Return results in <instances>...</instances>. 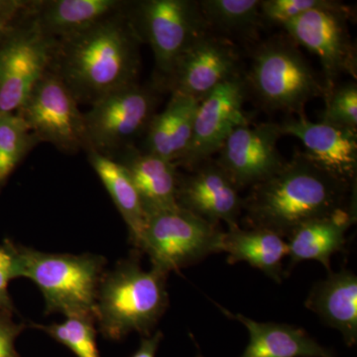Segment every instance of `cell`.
<instances>
[{"instance_id":"1","label":"cell","mask_w":357,"mask_h":357,"mask_svg":"<svg viewBox=\"0 0 357 357\" xmlns=\"http://www.w3.org/2000/svg\"><path fill=\"white\" fill-rule=\"evenodd\" d=\"M356 184L332 175L295 150L292 158L243 198L248 227L271 230L285 238L312 220L356 208Z\"/></svg>"},{"instance_id":"2","label":"cell","mask_w":357,"mask_h":357,"mask_svg":"<svg viewBox=\"0 0 357 357\" xmlns=\"http://www.w3.org/2000/svg\"><path fill=\"white\" fill-rule=\"evenodd\" d=\"M140 44L126 9L81 34L57 41L50 70L77 102L93 105L117 89L138 83Z\"/></svg>"},{"instance_id":"3","label":"cell","mask_w":357,"mask_h":357,"mask_svg":"<svg viewBox=\"0 0 357 357\" xmlns=\"http://www.w3.org/2000/svg\"><path fill=\"white\" fill-rule=\"evenodd\" d=\"M249 54L244 70L248 98L265 112L297 116L305 114L307 103L325 96L323 77L285 33L262 39Z\"/></svg>"},{"instance_id":"4","label":"cell","mask_w":357,"mask_h":357,"mask_svg":"<svg viewBox=\"0 0 357 357\" xmlns=\"http://www.w3.org/2000/svg\"><path fill=\"white\" fill-rule=\"evenodd\" d=\"M167 277L155 268L145 271L136 258L123 260L105 273L96 319L103 337L121 340L131 333L152 335L169 307Z\"/></svg>"},{"instance_id":"5","label":"cell","mask_w":357,"mask_h":357,"mask_svg":"<svg viewBox=\"0 0 357 357\" xmlns=\"http://www.w3.org/2000/svg\"><path fill=\"white\" fill-rule=\"evenodd\" d=\"M20 277L38 286L46 312L98 319V295L107 260L96 255L47 253L17 245Z\"/></svg>"},{"instance_id":"6","label":"cell","mask_w":357,"mask_h":357,"mask_svg":"<svg viewBox=\"0 0 357 357\" xmlns=\"http://www.w3.org/2000/svg\"><path fill=\"white\" fill-rule=\"evenodd\" d=\"M128 16L142 43L151 47L160 91H168L178 60L206 32L199 0L129 1Z\"/></svg>"},{"instance_id":"7","label":"cell","mask_w":357,"mask_h":357,"mask_svg":"<svg viewBox=\"0 0 357 357\" xmlns=\"http://www.w3.org/2000/svg\"><path fill=\"white\" fill-rule=\"evenodd\" d=\"M225 231L177 206L146 215L137 250L149 256L152 268L169 275L222 252Z\"/></svg>"},{"instance_id":"8","label":"cell","mask_w":357,"mask_h":357,"mask_svg":"<svg viewBox=\"0 0 357 357\" xmlns=\"http://www.w3.org/2000/svg\"><path fill=\"white\" fill-rule=\"evenodd\" d=\"M160 91L154 84H130L103 96L84 114L88 150L115 159L144 136L157 114ZM86 150V151H88Z\"/></svg>"},{"instance_id":"9","label":"cell","mask_w":357,"mask_h":357,"mask_svg":"<svg viewBox=\"0 0 357 357\" xmlns=\"http://www.w3.org/2000/svg\"><path fill=\"white\" fill-rule=\"evenodd\" d=\"M352 17L351 7L328 0L326 6L312 9L281 27L298 46L318 57L326 93L340 84L342 77L349 76L356 81V47L349 27Z\"/></svg>"},{"instance_id":"10","label":"cell","mask_w":357,"mask_h":357,"mask_svg":"<svg viewBox=\"0 0 357 357\" xmlns=\"http://www.w3.org/2000/svg\"><path fill=\"white\" fill-rule=\"evenodd\" d=\"M56 43L33 20L28 3L0 43V114L20 109L50 69Z\"/></svg>"},{"instance_id":"11","label":"cell","mask_w":357,"mask_h":357,"mask_svg":"<svg viewBox=\"0 0 357 357\" xmlns=\"http://www.w3.org/2000/svg\"><path fill=\"white\" fill-rule=\"evenodd\" d=\"M64 82L49 69L15 112L37 136L64 153L88 150L84 114Z\"/></svg>"},{"instance_id":"12","label":"cell","mask_w":357,"mask_h":357,"mask_svg":"<svg viewBox=\"0 0 357 357\" xmlns=\"http://www.w3.org/2000/svg\"><path fill=\"white\" fill-rule=\"evenodd\" d=\"M248 100L244 73L220 84L202 100L195 116L191 143L178 168L189 170L213 158L234 128L251 122L244 109Z\"/></svg>"},{"instance_id":"13","label":"cell","mask_w":357,"mask_h":357,"mask_svg":"<svg viewBox=\"0 0 357 357\" xmlns=\"http://www.w3.org/2000/svg\"><path fill=\"white\" fill-rule=\"evenodd\" d=\"M279 123L252 121L237 126L227 136L215 159L239 191L264 182L285 165L278 149Z\"/></svg>"},{"instance_id":"14","label":"cell","mask_w":357,"mask_h":357,"mask_svg":"<svg viewBox=\"0 0 357 357\" xmlns=\"http://www.w3.org/2000/svg\"><path fill=\"white\" fill-rule=\"evenodd\" d=\"M241 52L229 41L203 33L178 60L168 91L201 102L220 84L243 74Z\"/></svg>"},{"instance_id":"15","label":"cell","mask_w":357,"mask_h":357,"mask_svg":"<svg viewBox=\"0 0 357 357\" xmlns=\"http://www.w3.org/2000/svg\"><path fill=\"white\" fill-rule=\"evenodd\" d=\"M185 171L178 173V206L213 225L225 222L229 229L238 227L243 198L215 159Z\"/></svg>"},{"instance_id":"16","label":"cell","mask_w":357,"mask_h":357,"mask_svg":"<svg viewBox=\"0 0 357 357\" xmlns=\"http://www.w3.org/2000/svg\"><path fill=\"white\" fill-rule=\"evenodd\" d=\"M279 128L282 135L298 138L304 153L317 165L345 182L356 184L357 131L311 121L306 114L286 116Z\"/></svg>"},{"instance_id":"17","label":"cell","mask_w":357,"mask_h":357,"mask_svg":"<svg viewBox=\"0 0 357 357\" xmlns=\"http://www.w3.org/2000/svg\"><path fill=\"white\" fill-rule=\"evenodd\" d=\"M128 4L122 0H48L29 2V13L47 36L61 41L123 13Z\"/></svg>"},{"instance_id":"18","label":"cell","mask_w":357,"mask_h":357,"mask_svg":"<svg viewBox=\"0 0 357 357\" xmlns=\"http://www.w3.org/2000/svg\"><path fill=\"white\" fill-rule=\"evenodd\" d=\"M117 162L128 171L139 195L145 215L177 208L178 167L137 147L119 154Z\"/></svg>"},{"instance_id":"19","label":"cell","mask_w":357,"mask_h":357,"mask_svg":"<svg viewBox=\"0 0 357 357\" xmlns=\"http://www.w3.org/2000/svg\"><path fill=\"white\" fill-rule=\"evenodd\" d=\"M231 319L245 326L249 342L241 357H337L304 330L287 324L261 323L217 304Z\"/></svg>"},{"instance_id":"20","label":"cell","mask_w":357,"mask_h":357,"mask_svg":"<svg viewBox=\"0 0 357 357\" xmlns=\"http://www.w3.org/2000/svg\"><path fill=\"white\" fill-rule=\"evenodd\" d=\"M305 305L326 326L340 332L347 347L356 344L357 276L354 272H328L326 279L314 284Z\"/></svg>"},{"instance_id":"21","label":"cell","mask_w":357,"mask_h":357,"mask_svg":"<svg viewBox=\"0 0 357 357\" xmlns=\"http://www.w3.org/2000/svg\"><path fill=\"white\" fill-rule=\"evenodd\" d=\"M199 103L191 96L172 93L165 109L150 122L141 150L177 166L191 143Z\"/></svg>"},{"instance_id":"22","label":"cell","mask_w":357,"mask_h":357,"mask_svg":"<svg viewBox=\"0 0 357 357\" xmlns=\"http://www.w3.org/2000/svg\"><path fill=\"white\" fill-rule=\"evenodd\" d=\"M356 208H344L330 217L301 225L288 237V270L303 261H318L328 270L333 255L344 249L347 230L356 222Z\"/></svg>"},{"instance_id":"23","label":"cell","mask_w":357,"mask_h":357,"mask_svg":"<svg viewBox=\"0 0 357 357\" xmlns=\"http://www.w3.org/2000/svg\"><path fill=\"white\" fill-rule=\"evenodd\" d=\"M261 0H199L206 31L248 52L261 41L265 29Z\"/></svg>"},{"instance_id":"24","label":"cell","mask_w":357,"mask_h":357,"mask_svg":"<svg viewBox=\"0 0 357 357\" xmlns=\"http://www.w3.org/2000/svg\"><path fill=\"white\" fill-rule=\"evenodd\" d=\"M222 252L227 253L229 264L248 263L270 279L281 284L283 260L288 256L285 238L269 229L259 227H230L223 234Z\"/></svg>"},{"instance_id":"25","label":"cell","mask_w":357,"mask_h":357,"mask_svg":"<svg viewBox=\"0 0 357 357\" xmlns=\"http://www.w3.org/2000/svg\"><path fill=\"white\" fill-rule=\"evenodd\" d=\"M89 162L109 192L115 206L128 227L129 237L136 248L144 229L146 215L128 171L116 160L88 150Z\"/></svg>"},{"instance_id":"26","label":"cell","mask_w":357,"mask_h":357,"mask_svg":"<svg viewBox=\"0 0 357 357\" xmlns=\"http://www.w3.org/2000/svg\"><path fill=\"white\" fill-rule=\"evenodd\" d=\"M38 143L20 115L0 114V192L16 167Z\"/></svg>"},{"instance_id":"27","label":"cell","mask_w":357,"mask_h":357,"mask_svg":"<svg viewBox=\"0 0 357 357\" xmlns=\"http://www.w3.org/2000/svg\"><path fill=\"white\" fill-rule=\"evenodd\" d=\"M96 323L95 319L91 318L68 317L62 324L35 326L64 344L77 357H100L96 344Z\"/></svg>"},{"instance_id":"28","label":"cell","mask_w":357,"mask_h":357,"mask_svg":"<svg viewBox=\"0 0 357 357\" xmlns=\"http://www.w3.org/2000/svg\"><path fill=\"white\" fill-rule=\"evenodd\" d=\"M325 109L319 115V121L337 128L357 131L356 81L337 84L324 96Z\"/></svg>"},{"instance_id":"29","label":"cell","mask_w":357,"mask_h":357,"mask_svg":"<svg viewBox=\"0 0 357 357\" xmlns=\"http://www.w3.org/2000/svg\"><path fill=\"white\" fill-rule=\"evenodd\" d=\"M328 0H261L260 13L266 26L282 27L312 9L326 6Z\"/></svg>"},{"instance_id":"30","label":"cell","mask_w":357,"mask_h":357,"mask_svg":"<svg viewBox=\"0 0 357 357\" xmlns=\"http://www.w3.org/2000/svg\"><path fill=\"white\" fill-rule=\"evenodd\" d=\"M20 277L17 244L0 243V314H13L14 306L8 292L9 282Z\"/></svg>"},{"instance_id":"31","label":"cell","mask_w":357,"mask_h":357,"mask_svg":"<svg viewBox=\"0 0 357 357\" xmlns=\"http://www.w3.org/2000/svg\"><path fill=\"white\" fill-rule=\"evenodd\" d=\"M23 324H16L13 314H0V357H20L15 340L24 330Z\"/></svg>"},{"instance_id":"32","label":"cell","mask_w":357,"mask_h":357,"mask_svg":"<svg viewBox=\"0 0 357 357\" xmlns=\"http://www.w3.org/2000/svg\"><path fill=\"white\" fill-rule=\"evenodd\" d=\"M28 2L0 1V43L14 23L24 14Z\"/></svg>"},{"instance_id":"33","label":"cell","mask_w":357,"mask_h":357,"mask_svg":"<svg viewBox=\"0 0 357 357\" xmlns=\"http://www.w3.org/2000/svg\"><path fill=\"white\" fill-rule=\"evenodd\" d=\"M163 337V333L160 331H157L153 335L143 337L139 349L131 357H156L157 351Z\"/></svg>"},{"instance_id":"34","label":"cell","mask_w":357,"mask_h":357,"mask_svg":"<svg viewBox=\"0 0 357 357\" xmlns=\"http://www.w3.org/2000/svg\"><path fill=\"white\" fill-rule=\"evenodd\" d=\"M196 357H204V356H203V354H202V352H201V351H199V349H198V352H197V356H196Z\"/></svg>"}]
</instances>
